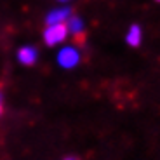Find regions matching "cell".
Wrapping results in <instances>:
<instances>
[{"label": "cell", "instance_id": "7", "mask_svg": "<svg viewBox=\"0 0 160 160\" xmlns=\"http://www.w3.org/2000/svg\"><path fill=\"white\" fill-rule=\"evenodd\" d=\"M2 112H4V94L0 91V115H2Z\"/></svg>", "mask_w": 160, "mask_h": 160}, {"label": "cell", "instance_id": "9", "mask_svg": "<svg viewBox=\"0 0 160 160\" xmlns=\"http://www.w3.org/2000/svg\"><path fill=\"white\" fill-rule=\"evenodd\" d=\"M58 2H61V4H63V2H70V0H58Z\"/></svg>", "mask_w": 160, "mask_h": 160}, {"label": "cell", "instance_id": "2", "mask_svg": "<svg viewBox=\"0 0 160 160\" xmlns=\"http://www.w3.org/2000/svg\"><path fill=\"white\" fill-rule=\"evenodd\" d=\"M68 28L64 23L59 24H47L42 33V38H44V44L47 47H56V45H63L64 40L68 38Z\"/></svg>", "mask_w": 160, "mask_h": 160}, {"label": "cell", "instance_id": "4", "mask_svg": "<svg viewBox=\"0 0 160 160\" xmlns=\"http://www.w3.org/2000/svg\"><path fill=\"white\" fill-rule=\"evenodd\" d=\"M38 59V51L33 45H23V47L18 51V61L24 66H33Z\"/></svg>", "mask_w": 160, "mask_h": 160}, {"label": "cell", "instance_id": "10", "mask_svg": "<svg viewBox=\"0 0 160 160\" xmlns=\"http://www.w3.org/2000/svg\"><path fill=\"white\" fill-rule=\"evenodd\" d=\"M155 2H160V0H155Z\"/></svg>", "mask_w": 160, "mask_h": 160}, {"label": "cell", "instance_id": "5", "mask_svg": "<svg viewBox=\"0 0 160 160\" xmlns=\"http://www.w3.org/2000/svg\"><path fill=\"white\" fill-rule=\"evenodd\" d=\"M141 40H143V30H141L139 24H131L125 33V42H127L129 47H139Z\"/></svg>", "mask_w": 160, "mask_h": 160}, {"label": "cell", "instance_id": "8", "mask_svg": "<svg viewBox=\"0 0 160 160\" xmlns=\"http://www.w3.org/2000/svg\"><path fill=\"white\" fill-rule=\"evenodd\" d=\"M63 160H78V158H77L75 155H66V157H64Z\"/></svg>", "mask_w": 160, "mask_h": 160}, {"label": "cell", "instance_id": "1", "mask_svg": "<svg viewBox=\"0 0 160 160\" xmlns=\"http://www.w3.org/2000/svg\"><path fill=\"white\" fill-rule=\"evenodd\" d=\"M82 52L77 45H63L56 54V63L63 70H73L80 64Z\"/></svg>", "mask_w": 160, "mask_h": 160}, {"label": "cell", "instance_id": "3", "mask_svg": "<svg viewBox=\"0 0 160 160\" xmlns=\"http://www.w3.org/2000/svg\"><path fill=\"white\" fill-rule=\"evenodd\" d=\"M70 18H72V9L68 5H61V7H54L52 11L47 12L45 23L47 24H59V23H66Z\"/></svg>", "mask_w": 160, "mask_h": 160}, {"label": "cell", "instance_id": "6", "mask_svg": "<svg viewBox=\"0 0 160 160\" xmlns=\"http://www.w3.org/2000/svg\"><path fill=\"white\" fill-rule=\"evenodd\" d=\"M64 24H66V28H68V33H70V35H73V37L82 35V33H84V30H85L84 19H82V18H78V16H72Z\"/></svg>", "mask_w": 160, "mask_h": 160}]
</instances>
